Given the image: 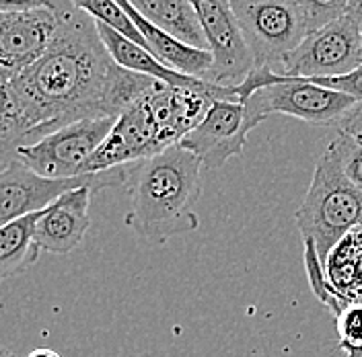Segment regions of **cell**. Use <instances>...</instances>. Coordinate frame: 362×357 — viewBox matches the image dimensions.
Instances as JSON below:
<instances>
[{
  "label": "cell",
  "instance_id": "cell-26",
  "mask_svg": "<svg viewBox=\"0 0 362 357\" xmlns=\"http://www.w3.org/2000/svg\"><path fill=\"white\" fill-rule=\"evenodd\" d=\"M346 17H350L352 21H356L362 27V0H350V4L346 8Z\"/></svg>",
  "mask_w": 362,
  "mask_h": 357
},
{
  "label": "cell",
  "instance_id": "cell-3",
  "mask_svg": "<svg viewBox=\"0 0 362 357\" xmlns=\"http://www.w3.org/2000/svg\"><path fill=\"white\" fill-rule=\"evenodd\" d=\"M239 101L245 105V121L253 130L274 113L296 117L311 126L338 128L358 101L315 83L280 76L274 68H253L237 85Z\"/></svg>",
  "mask_w": 362,
  "mask_h": 357
},
{
  "label": "cell",
  "instance_id": "cell-16",
  "mask_svg": "<svg viewBox=\"0 0 362 357\" xmlns=\"http://www.w3.org/2000/svg\"><path fill=\"white\" fill-rule=\"evenodd\" d=\"M136 11L183 44L208 49V40L189 0H128Z\"/></svg>",
  "mask_w": 362,
  "mask_h": 357
},
{
  "label": "cell",
  "instance_id": "cell-13",
  "mask_svg": "<svg viewBox=\"0 0 362 357\" xmlns=\"http://www.w3.org/2000/svg\"><path fill=\"white\" fill-rule=\"evenodd\" d=\"M97 191H101L97 185L76 187L40 212L35 222V245L40 250L68 255L83 243L90 226V198Z\"/></svg>",
  "mask_w": 362,
  "mask_h": 357
},
{
  "label": "cell",
  "instance_id": "cell-1",
  "mask_svg": "<svg viewBox=\"0 0 362 357\" xmlns=\"http://www.w3.org/2000/svg\"><path fill=\"white\" fill-rule=\"evenodd\" d=\"M60 25L44 56L11 85L33 144L83 119L117 117L160 80L117 66L103 45L97 21L72 0H60Z\"/></svg>",
  "mask_w": 362,
  "mask_h": 357
},
{
  "label": "cell",
  "instance_id": "cell-2",
  "mask_svg": "<svg viewBox=\"0 0 362 357\" xmlns=\"http://www.w3.org/2000/svg\"><path fill=\"white\" fill-rule=\"evenodd\" d=\"M204 164L183 146L126 164L130 207L126 226L138 238L160 245L200 228L196 203L202 195Z\"/></svg>",
  "mask_w": 362,
  "mask_h": 357
},
{
  "label": "cell",
  "instance_id": "cell-4",
  "mask_svg": "<svg viewBox=\"0 0 362 357\" xmlns=\"http://www.w3.org/2000/svg\"><path fill=\"white\" fill-rule=\"evenodd\" d=\"M294 220L305 241L315 245L321 263L354 230L362 226V191L344 175L336 150L327 144L317 160L307 195Z\"/></svg>",
  "mask_w": 362,
  "mask_h": 357
},
{
  "label": "cell",
  "instance_id": "cell-15",
  "mask_svg": "<svg viewBox=\"0 0 362 357\" xmlns=\"http://www.w3.org/2000/svg\"><path fill=\"white\" fill-rule=\"evenodd\" d=\"M97 31H99L101 42L107 47L110 56L117 66L126 68L130 72L144 74V76H151V78H157V80L165 83V85H171V87H181V89L212 90L218 87L214 83L192 78L187 74H181V72H175L165 64H160L148 49L130 42L128 37L119 35L117 31H113L112 27H107L103 23H97Z\"/></svg>",
  "mask_w": 362,
  "mask_h": 357
},
{
  "label": "cell",
  "instance_id": "cell-23",
  "mask_svg": "<svg viewBox=\"0 0 362 357\" xmlns=\"http://www.w3.org/2000/svg\"><path fill=\"white\" fill-rule=\"evenodd\" d=\"M309 83H315L319 87L344 92V95L352 97L354 101H362V66L356 68L350 74H346V76H338V78H317V80H309Z\"/></svg>",
  "mask_w": 362,
  "mask_h": 357
},
{
  "label": "cell",
  "instance_id": "cell-27",
  "mask_svg": "<svg viewBox=\"0 0 362 357\" xmlns=\"http://www.w3.org/2000/svg\"><path fill=\"white\" fill-rule=\"evenodd\" d=\"M27 357H60V353H58V351H54V349L40 347V349H33V351H31Z\"/></svg>",
  "mask_w": 362,
  "mask_h": 357
},
{
  "label": "cell",
  "instance_id": "cell-6",
  "mask_svg": "<svg viewBox=\"0 0 362 357\" xmlns=\"http://www.w3.org/2000/svg\"><path fill=\"white\" fill-rule=\"evenodd\" d=\"M117 117L83 119L47 134L35 144L21 146L17 160L45 178H76L87 175V164L105 142Z\"/></svg>",
  "mask_w": 362,
  "mask_h": 357
},
{
  "label": "cell",
  "instance_id": "cell-28",
  "mask_svg": "<svg viewBox=\"0 0 362 357\" xmlns=\"http://www.w3.org/2000/svg\"><path fill=\"white\" fill-rule=\"evenodd\" d=\"M0 357H17V356H15V353H11L8 349H2V347H0Z\"/></svg>",
  "mask_w": 362,
  "mask_h": 357
},
{
  "label": "cell",
  "instance_id": "cell-18",
  "mask_svg": "<svg viewBox=\"0 0 362 357\" xmlns=\"http://www.w3.org/2000/svg\"><path fill=\"white\" fill-rule=\"evenodd\" d=\"M33 144L31 128L23 117L11 80L0 76V171L17 160L21 146Z\"/></svg>",
  "mask_w": 362,
  "mask_h": 357
},
{
  "label": "cell",
  "instance_id": "cell-7",
  "mask_svg": "<svg viewBox=\"0 0 362 357\" xmlns=\"http://www.w3.org/2000/svg\"><path fill=\"white\" fill-rule=\"evenodd\" d=\"M280 76L317 80L338 78L362 66V27L350 17L309 33L280 64Z\"/></svg>",
  "mask_w": 362,
  "mask_h": 357
},
{
  "label": "cell",
  "instance_id": "cell-22",
  "mask_svg": "<svg viewBox=\"0 0 362 357\" xmlns=\"http://www.w3.org/2000/svg\"><path fill=\"white\" fill-rule=\"evenodd\" d=\"M329 146L338 155L344 175L362 191V140L336 132V138L329 142Z\"/></svg>",
  "mask_w": 362,
  "mask_h": 357
},
{
  "label": "cell",
  "instance_id": "cell-14",
  "mask_svg": "<svg viewBox=\"0 0 362 357\" xmlns=\"http://www.w3.org/2000/svg\"><path fill=\"white\" fill-rule=\"evenodd\" d=\"M115 2L128 13V17L132 19L136 29L144 37L146 49L157 58L160 64H165L175 72H181V74H187L192 78L206 80L208 72L212 70V64H214L212 52L192 47V45L180 42L177 37L163 31L155 23L144 19L128 0H115Z\"/></svg>",
  "mask_w": 362,
  "mask_h": 357
},
{
  "label": "cell",
  "instance_id": "cell-10",
  "mask_svg": "<svg viewBox=\"0 0 362 357\" xmlns=\"http://www.w3.org/2000/svg\"><path fill=\"white\" fill-rule=\"evenodd\" d=\"M198 21L202 25L214 64L206 76V83L239 85L255 68L237 19L230 8V0H189Z\"/></svg>",
  "mask_w": 362,
  "mask_h": 357
},
{
  "label": "cell",
  "instance_id": "cell-21",
  "mask_svg": "<svg viewBox=\"0 0 362 357\" xmlns=\"http://www.w3.org/2000/svg\"><path fill=\"white\" fill-rule=\"evenodd\" d=\"M303 13L307 31L313 33L317 29L334 23L346 15L350 0H294Z\"/></svg>",
  "mask_w": 362,
  "mask_h": 357
},
{
  "label": "cell",
  "instance_id": "cell-5",
  "mask_svg": "<svg viewBox=\"0 0 362 357\" xmlns=\"http://www.w3.org/2000/svg\"><path fill=\"white\" fill-rule=\"evenodd\" d=\"M255 68H274L309 35L294 0H230Z\"/></svg>",
  "mask_w": 362,
  "mask_h": 357
},
{
  "label": "cell",
  "instance_id": "cell-20",
  "mask_svg": "<svg viewBox=\"0 0 362 357\" xmlns=\"http://www.w3.org/2000/svg\"><path fill=\"white\" fill-rule=\"evenodd\" d=\"M339 349L348 357H362V302L346 300L336 313Z\"/></svg>",
  "mask_w": 362,
  "mask_h": 357
},
{
  "label": "cell",
  "instance_id": "cell-17",
  "mask_svg": "<svg viewBox=\"0 0 362 357\" xmlns=\"http://www.w3.org/2000/svg\"><path fill=\"white\" fill-rule=\"evenodd\" d=\"M37 218L40 212L0 230V282L17 277L37 263L42 253L35 245Z\"/></svg>",
  "mask_w": 362,
  "mask_h": 357
},
{
  "label": "cell",
  "instance_id": "cell-12",
  "mask_svg": "<svg viewBox=\"0 0 362 357\" xmlns=\"http://www.w3.org/2000/svg\"><path fill=\"white\" fill-rule=\"evenodd\" d=\"M58 25V8L0 13V76L13 80L35 64L54 42Z\"/></svg>",
  "mask_w": 362,
  "mask_h": 357
},
{
  "label": "cell",
  "instance_id": "cell-11",
  "mask_svg": "<svg viewBox=\"0 0 362 357\" xmlns=\"http://www.w3.org/2000/svg\"><path fill=\"white\" fill-rule=\"evenodd\" d=\"M251 128L245 121V105L241 101L218 99L210 105L204 119L180 142L185 150L216 171L228 158L239 157L247 144Z\"/></svg>",
  "mask_w": 362,
  "mask_h": 357
},
{
  "label": "cell",
  "instance_id": "cell-24",
  "mask_svg": "<svg viewBox=\"0 0 362 357\" xmlns=\"http://www.w3.org/2000/svg\"><path fill=\"white\" fill-rule=\"evenodd\" d=\"M60 0H0V13H25L37 8H58Z\"/></svg>",
  "mask_w": 362,
  "mask_h": 357
},
{
  "label": "cell",
  "instance_id": "cell-25",
  "mask_svg": "<svg viewBox=\"0 0 362 357\" xmlns=\"http://www.w3.org/2000/svg\"><path fill=\"white\" fill-rule=\"evenodd\" d=\"M336 132H341V134L352 135L356 140H362V101H358L350 111L346 113V117L338 123Z\"/></svg>",
  "mask_w": 362,
  "mask_h": 357
},
{
  "label": "cell",
  "instance_id": "cell-9",
  "mask_svg": "<svg viewBox=\"0 0 362 357\" xmlns=\"http://www.w3.org/2000/svg\"><path fill=\"white\" fill-rule=\"evenodd\" d=\"M167 148H171V144L163 134L144 95L117 115L110 135L89 160L87 175L157 157Z\"/></svg>",
  "mask_w": 362,
  "mask_h": 357
},
{
  "label": "cell",
  "instance_id": "cell-19",
  "mask_svg": "<svg viewBox=\"0 0 362 357\" xmlns=\"http://www.w3.org/2000/svg\"><path fill=\"white\" fill-rule=\"evenodd\" d=\"M72 4L87 13L90 19H95L97 23H103L107 27H112L113 31H117L119 35L128 37L130 42L142 45L146 49L144 37L140 35V31L136 29V25L132 19L128 17V13L115 2V0H72Z\"/></svg>",
  "mask_w": 362,
  "mask_h": 357
},
{
  "label": "cell",
  "instance_id": "cell-8",
  "mask_svg": "<svg viewBox=\"0 0 362 357\" xmlns=\"http://www.w3.org/2000/svg\"><path fill=\"white\" fill-rule=\"evenodd\" d=\"M124 181H126V167H115L103 173L76 178H45L27 169L23 162L15 160L13 164L0 171V230L31 214L42 212L60 195L76 187L83 185H97L99 189L124 187Z\"/></svg>",
  "mask_w": 362,
  "mask_h": 357
}]
</instances>
